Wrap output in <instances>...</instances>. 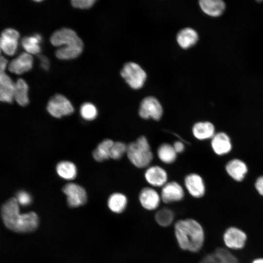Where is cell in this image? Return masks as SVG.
I'll list each match as a JSON object with an SVG mask.
<instances>
[{"label": "cell", "instance_id": "obj_1", "mask_svg": "<svg viewBox=\"0 0 263 263\" xmlns=\"http://www.w3.org/2000/svg\"><path fill=\"white\" fill-rule=\"evenodd\" d=\"M1 216L5 225L16 232H31L35 231L38 225V215L33 211L20 213L19 204L15 197L10 198L3 204Z\"/></svg>", "mask_w": 263, "mask_h": 263}, {"label": "cell", "instance_id": "obj_2", "mask_svg": "<svg viewBox=\"0 0 263 263\" xmlns=\"http://www.w3.org/2000/svg\"><path fill=\"white\" fill-rule=\"evenodd\" d=\"M174 231L178 245L182 250L197 252L202 248L205 233L196 220L191 218L179 220L174 225Z\"/></svg>", "mask_w": 263, "mask_h": 263}, {"label": "cell", "instance_id": "obj_3", "mask_svg": "<svg viewBox=\"0 0 263 263\" xmlns=\"http://www.w3.org/2000/svg\"><path fill=\"white\" fill-rule=\"evenodd\" d=\"M50 42L55 46H65L58 49L56 56L62 60H68L78 57L82 53L83 43L74 30L64 28L55 32L51 37Z\"/></svg>", "mask_w": 263, "mask_h": 263}, {"label": "cell", "instance_id": "obj_4", "mask_svg": "<svg viewBox=\"0 0 263 263\" xmlns=\"http://www.w3.org/2000/svg\"><path fill=\"white\" fill-rule=\"evenodd\" d=\"M126 157L130 163L138 169H145L151 165L154 154L147 137L143 135L128 144Z\"/></svg>", "mask_w": 263, "mask_h": 263}, {"label": "cell", "instance_id": "obj_5", "mask_svg": "<svg viewBox=\"0 0 263 263\" xmlns=\"http://www.w3.org/2000/svg\"><path fill=\"white\" fill-rule=\"evenodd\" d=\"M121 75L133 89H139L144 85L147 78L145 71L137 63H126L121 71Z\"/></svg>", "mask_w": 263, "mask_h": 263}, {"label": "cell", "instance_id": "obj_6", "mask_svg": "<svg viewBox=\"0 0 263 263\" xmlns=\"http://www.w3.org/2000/svg\"><path fill=\"white\" fill-rule=\"evenodd\" d=\"M164 113L163 107L159 100L153 96H147L141 102L138 115L143 120L160 121Z\"/></svg>", "mask_w": 263, "mask_h": 263}, {"label": "cell", "instance_id": "obj_7", "mask_svg": "<svg viewBox=\"0 0 263 263\" xmlns=\"http://www.w3.org/2000/svg\"><path fill=\"white\" fill-rule=\"evenodd\" d=\"M143 177L149 186L155 188H161L169 181L168 172L159 165H150L146 168Z\"/></svg>", "mask_w": 263, "mask_h": 263}, {"label": "cell", "instance_id": "obj_8", "mask_svg": "<svg viewBox=\"0 0 263 263\" xmlns=\"http://www.w3.org/2000/svg\"><path fill=\"white\" fill-rule=\"evenodd\" d=\"M47 110L52 116L56 118L70 115L74 111L70 101L60 94H56L51 98Z\"/></svg>", "mask_w": 263, "mask_h": 263}, {"label": "cell", "instance_id": "obj_9", "mask_svg": "<svg viewBox=\"0 0 263 263\" xmlns=\"http://www.w3.org/2000/svg\"><path fill=\"white\" fill-rule=\"evenodd\" d=\"M160 193L162 202L168 204L183 200L185 196V190L179 182L172 180L161 188Z\"/></svg>", "mask_w": 263, "mask_h": 263}, {"label": "cell", "instance_id": "obj_10", "mask_svg": "<svg viewBox=\"0 0 263 263\" xmlns=\"http://www.w3.org/2000/svg\"><path fill=\"white\" fill-rule=\"evenodd\" d=\"M138 198L141 207L149 211L157 209L162 202L160 192L155 188L149 186L140 189Z\"/></svg>", "mask_w": 263, "mask_h": 263}, {"label": "cell", "instance_id": "obj_11", "mask_svg": "<svg viewBox=\"0 0 263 263\" xmlns=\"http://www.w3.org/2000/svg\"><path fill=\"white\" fill-rule=\"evenodd\" d=\"M62 191L66 195L68 205L71 207H78L86 203V192L77 184L68 183L63 187Z\"/></svg>", "mask_w": 263, "mask_h": 263}, {"label": "cell", "instance_id": "obj_12", "mask_svg": "<svg viewBox=\"0 0 263 263\" xmlns=\"http://www.w3.org/2000/svg\"><path fill=\"white\" fill-rule=\"evenodd\" d=\"M183 184L185 189L192 197L199 198L204 195L206 187L203 178L199 174H187L184 178Z\"/></svg>", "mask_w": 263, "mask_h": 263}, {"label": "cell", "instance_id": "obj_13", "mask_svg": "<svg viewBox=\"0 0 263 263\" xmlns=\"http://www.w3.org/2000/svg\"><path fill=\"white\" fill-rule=\"evenodd\" d=\"M19 37V32L12 28L4 30L1 34L0 46L2 51L8 56H13L16 52Z\"/></svg>", "mask_w": 263, "mask_h": 263}, {"label": "cell", "instance_id": "obj_14", "mask_svg": "<svg viewBox=\"0 0 263 263\" xmlns=\"http://www.w3.org/2000/svg\"><path fill=\"white\" fill-rule=\"evenodd\" d=\"M246 234L242 230L231 227L226 230L223 236L225 244L229 248L241 249L245 245Z\"/></svg>", "mask_w": 263, "mask_h": 263}, {"label": "cell", "instance_id": "obj_15", "mask_svg": "<svg viewBox=\"0 0 263 263\" xmlns=\"http://www.w3.org/2000/svg\"><path fill=\"white\" fill-rule=\"evenodd\" d=\"M33 61V57L30 54L22 53L11 61L8 65V70L16 74H22L31 69Z\"/></svg>", "mask_w": 263, "mask_h": 263}, {"label": "cell", "instance_id": "obj_16", "mask_svg": "<svg viewBox=\"0 0 263 263\" xmlns=\"http://www.w3.org/2000/svg\"><path fill=\"white\" fill-rule=\"evenodd\" d=\"M200 263H239V261L228 250L220 247L205 256Z\"/></svg>", "mask_w": 263, "mask_h": 263}, {"label": "cell", "instance_id": "obj_17", "mask_svg": "<svg viewBox=\"0 0 263 263\" xmlns=\"http://www.w3.org/2000/svg\"><path fill=\"white\" fill-rule=\"evenodd\" d=\"M15 83L4 72L0 73V100L11 103L14 99Z\"/></svg>", "mask_w": 263, "mask_h": 263}, {"label": "cell", "instance_id": "obj_18", "mask_svg": "<svg viewBox=\"0 0 263 263\" xmlns=\"http://www.w3.org/2000/svg\"><path fill=\"white\" fill-rule=\"evenodd\" d=\"M191 132L196 139L204 140L213 137L215 135V128L210 122L198 121L193 125Z\"/></svg>", "mask_w": 263, "mask_h": 263}, {"label": "cell", "instance_id": "obj_19", "mask_svg": "<svg viewBox=\"0 0 263 263\" xmlns=\"http://www.w3.org/2000/svg\"><path fill=\"white\" fill-rule=\"evenodd\" d=\"M178 154L172 144L163 142L160 144L156 150V155L159 160L165 165H171L177 160Z\"/></svg>", "mask_w": 263, "mask_h": 263}, {"label": "cell", "instance_id": "obj_20", "mask_svg": "<svg viewBox=\"0 0 263 263\" xmlns=\"http://www.w3.org/2000/svg\"><path fill=\"white\" fill-rule=\"evenodd\" d=\"M128 204V199L125 194L121 192H114L108 197L107 206L113 213L120 214L126 209Z\"/></svg>", "mask_w": 263, "mask_h": 263}, {"label": "cell", "instance_id": "obj_21", "mask_svg": "<svg viewBox=\"0 0 263 263\" xmlns=\"http://www.w3.org/2000/svg\"><path fill=\"white\" fill-rule=\"evenodd\" d=\"M211 144L213 151L218 155L226 154L232 148L229 136L223 132L217 133L213 136Z\"/></svg>", "mask_w": 263, "mask_h": 263}, {"label": "cell", "instance_id": "obj_22", "mask_svg": "<svg viewBox=\"0 0 263 263\" xmlns=\"http://www.w3.org/2000/svg\"><path fill=\"white\" fill-rule=\"evenodd\" d=\"M199 5L205 13L213 17L221 16L225 8V2L221 0H201Z\"/></svg>", "mask_w": 263, "mask_h": 263}, {"label": "cell", "instance_id": "obj_23", "mask_svg": "<svg viewBox=\"0 0 263 263\" xmlns=\"http://www.w3.org/2000/svg\"><path fill=\"white\" fill-rule=\"evenodd\" d=\"M228 174L235 180L241 181L247 171L246 164L242 160L234 159L229 161L225 167Z\"/></svg>", "mask_w": 263, "mask_h": 263}, {"label": "cell", "instance_id": "obj_24", "mask_svg": "<svg viewBox=\"0 0 263 263\" xmlns=\"http://www.w3.org/2000/svg\"><path fill=\"white\" fill-rule=\"evenodd\" d=\"M176 39L181 47L188 49L196 44L198 40V35L194 29L187 27L178 32Z\"/></svg>", "mask_w": 263, "mask_h": 263}, {"label": "cell", "instance_id": "obj_25", "mask_svg": "<svg viewBox=\"0 0 263 263\" xmlns=\"http://www.w3.org/2000/svg\"><path fill=\"white\" fill-rule=\"evenodd\" d=\"M111 139H105L101 142L93 151L94 158L97 162H101L110 158L111 149L114 143Z\"/></svg>", "mask_w": 263, "mask_h": 263}, {"label": "cell", "instance_id": "obj_26", "mask_svg": "<svg viewBox=\"0 0 263 263\" xmlns=\"http://www.w3.org/2000/svg\"><path fill=\"white\" fill-rule=\"evenodd\" d=\"M28 86L26 82L19 78L15 83L14 99L19 105L25 106L29 103L28 96Z\"/></svg>", "mask_w": 263, "mask_h": 263}, {"label": "cell", "instance_id": "obj_27", "mask_svg": "<svg viewBox=\"0 0 263 263\" xmlns=\"http://www.w3.org/2000/svg\"><path fill=\"white\" fill-rule=\"evenodd\" d=\"M56 171L60 177L65 180H72L76 177L77 174L75 165L67 161L59 162L56 166Z\"/></svg>", "mask_w": 263, "mask_h": 263}, {"label": "cell", "instance_id": "obj_28", "mask_svg": "<svg viewBox=\"0 0 263 263\" xmlns=\"http://www.w3.org/2000/svg\"><path fill=\"white\" fill-rule=\"evenodd\" d=\"M42 38L39 34H35L30 37L23 38L21 43L23 49L30 54H37L40 51L39 43L41 41Z\"/></svg>", "mask_w": 263, "mask_h": 263}, {"label": "cell", "instance_id": "obj_29", "mask_svg": "<svg viewBox=\"0 0 263 263\" xmlns=\"http://www.w3.org/2000/svg\"><path fill=\"white\" fill-rule=\"evenodd\" d=\"M174 214L173 211L169 208H162L155 213V220L156 222L163 227L170 225L173 222Z\"/></svg>", "mask_w": 263, "mask_h": 263}, {"label": "cell", "instance_id": "obj_30", "mask_svg": "<svg viewBox=\"0 0 263 263\" xmlns=\"http://www.w3.org/2000/svg\"><path fill=\"white\" fill-rule=\"evenodd\" d=\"M128 144L121 141H114L110 152V158L119 160L126 155Z\"/></svg>", "mask_w": 263, "mask_h": 263}, {"label": "cell", "instance_id": "obj_31", "mask_svg": "<svg viewBox=\"0 0 263 263\" xmlns=\"http://www.w3.org/2000/svg\"><path fill=\"white\" fill-rule=\"evenodd\" d=\"M80 113L83 119L91 121L97 117L98 112L96 107L94 104L86 102L81 106Z\"/></svg>", "mask_w": 263, "mask_h": 263}, {"label": "cell", "instance_id": "obj_32", "mask_svg": "<svg viewBox=\"0 0 263 263\" xmlns=\"http://www.w3.org/2000/svg\"><path fill=\"white\" fill-rule=\"evenodd\" d=\"M19 204L22 206H27L32 202L31 196L26 191L21 190L19 191L16 197Z\"/></svg>", "mask_w": 263, "mask_h": 263}, {"label": "cell", "instance_id": "obj_33", "mask_svg": "<svg viewBox=\"0 0 263 263\" xmlns=\"http://www.w3.org/2000/svg\"><path fill=\"white\" fill-rule=\"evenodd\" d=\"M95 1V0H73L71 4L75 8L88 9L91 8Z\"/></svg>", "mask_w": 263, "mask_h": 263}, {"label": "cell", "instance_id": "obj_34", "mask_svg": "<svg viewBox=\"0 0 263 263\" xmlns=\"http://www.w3.org/2000/svg\"><path fill=\"white\" fill-rule=\"evenodd\" d=\"M172 144L178 154H181L184 152L186 147L185 144L182 141H175Z\"/></svg>", "mask_w": 263, "mask_h": 263}, {"label": "cell", "instance_id": "obj_35", "mask_svg": "<svg viewBox=\"0 0 263 263\" xmlns=\"http://www.w3.org/2000/svg\"><path fill=\"white\" fill-rule=\"evenodd\" d=\"M38 57L40 60L41 67L46 71L48 70L50 63L48 58L41 55H38Z\"/></svg>", "mask_w": 263, "mask_h": 263}, {"label": "cell", "instance_id": "obj_36", "mask_svg": "<svg viewBox=\"0 0 263 263\" xmlns=\"http://www.w3.org/2000/svg\"><path fill=\"white\" fill-rule=\"evenodd\" d=\"M255 187L258 192L263 196V176L259 177L255 182Z\"/></svg>", "mask_w": 263, "mask_h": 263}, {"label": "cell", "instance_id": "obj_37", "mask_svg": "<svg viewBox=\"0 0 263 263\" xmlns=\"http://www.w3.org/2000/svg\"><path fill=\"white\" fill-rule=\"evenodd\" d=\"M7 60L2 56L0 58V73L4 72L7 64Z\"/></svg>", "mask_w": 263, "mask_h": 263}, {"label": "cell", "instance_id": "obj_38", "mask_svg": "<svg viewBox=\"0 0 263 263\" xmlns=\"http://www.w3.org/2000/svg\"><path fill=\"white\" fill-rule=\"evenodd\" d=\"M252 263H263V259L259 258L254 260Z\"/></svg>", "mask_w": 263, "mask_h": 263}]
</instances>
